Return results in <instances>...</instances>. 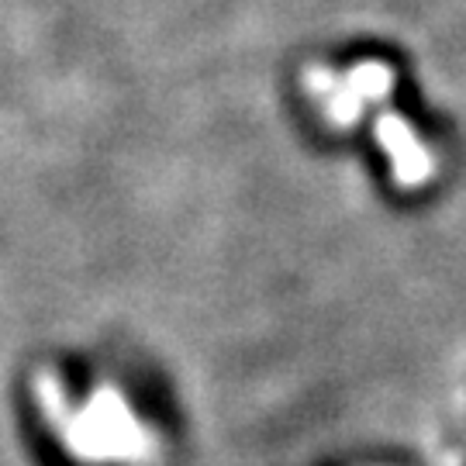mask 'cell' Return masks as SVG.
<instances>
[{"mask_svg": "<svg viewBox=\"0 0 466 466\" xmlns=\"http://www.w3.org/2000/svg\"><path fill=\"white\" fill-rule=\"evenodd\" d=\"M304 90L311 97L321 100V111L325 117L339 125V128H350L363 115V104H377L394 90V69L380 63V59H370L352 66L346 76H339L325 66H308L304 69Z\"/></svg>", "mask_w": 466, "mask_h": 466, "instance_id": "1", "label": "cell"}, {"mask_svg": "<svg viewBox=\"0 0 466 466\" xmlns=\"http://www.w3.org/2000/svg\"><path fill=\"white\" fill-rule=\"evenodd\" d=\"M377 138H380L383 152L390 156V169L394 180H400L404 187H418L425 180H432L435 173V156L432 149L415 135V128L404 121L400 115H383L377 121Z\"/></svg>", "mask_w": 466, "mask_h": 466, "instance_id": "2", "label": "cell"}]
</instances>
